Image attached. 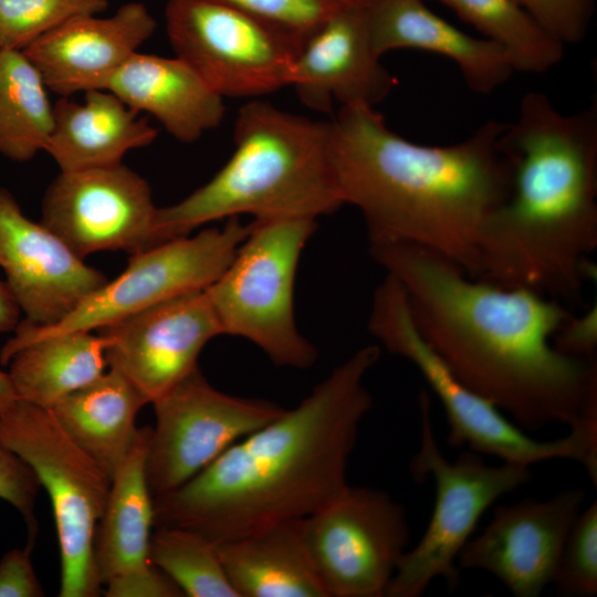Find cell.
Returning a JSON list of instances; mask_svg holds the SVG:
<instances>
[{
	"label": "cell",
	"mask_w": 597,
	"mask_h": 597,
	"mask_svg": "<svg viewBox=\"0 0 597 597\" xmlns=\"http://www.w3.org/2000/svg\"><path fill=\"white\" fill-rule=\"evenodd\" d=\"M401 285L421 338L470 390L537 431L566 425L597 443V364L561 352L573 317L564 303L470 277L444 255L409 242H369Z\"/></svg>",
	"instance_id": "6da1fadb"
},
{
	"label": "cell",
	"mask_w": 597,
	"mask_h": 597,
	"mask_svg": "<svg viewBox=\"0 0 597 597\" xmlns=\"http://www.w3.org/2000/svg\"><path fill=\"white\" fill-rule=\"evenodd\" d=\"M379 345L353 353L294 408L229 447L178 489L154 498L155 526L217 544L310 516L347 485L360 423L373 408L365 378Z\"/></svg>",
	"instance_id": "7a4b0ae2"
},
{
	"label": "cell",
	"mask_w": 597,
	"mask_h": 597,
	"mask_svg": "<svg viewBox=\"0 0 597 597\" xmlns=\"http://www.w3.org/2000/svg\"><path fill=\"white\" fill-rule=\"evenodd\" d=\"M504 126L490 119L458 143L426 145L395 133L374 106H341L331 147L343 205L362 213L369 242L426 247L475 279L481 232L511 188Z\"/></svg>",
	"instance_id": "3957f363"
},
{
	"label": "cell",
	"mask_w": 597,
	"mask_h": 597,
	"mask_svg": "<svg viewBox=\"0 0 597 597\" xmlns=\"http://www.w3.org/2000/svg\"><path fill=\"white\" fill-rule=\"evenodd\" d=\"M501 146L511 188L481 232L475 279L582 302L597 248V98L564 114L530 91Z\"/></svg>",
	"instance_id": "277c9868"
},
{
	"label": "cell",
	"mask_w": 597,
	"mask_h": 597,
	"mask_svg": "<svg viewBox=\"0 0 597 597\" xmlns=\"http://www.w3.org/2000/svg\"><path fill=\"white\" fill-rule=\"evenodd\" d=\"M331 121H315L263 101L244 104L234 121V150L224 166L182 200L158 208L154 245L209 222L313 218L343 205L332 161Z\"/></svg>",
	"instance_id": "5b68a950"
},
{
	"label": "cell",
	"mask_w": 597,
	"mask_h": 597,
	"mask_svg": "<svg viewBox=\"0 0 597 597\" xmlns=\"http://www.w3.org/2000/svg\"><path fill=\"white\" fill-rule=\"evenodd\" d=\"M313 218L254 220L220 276L206 289L222 334L243 337L280 367L305 369L316 347L298 331L294 283Z\"/></svg>",
	"instance_id": "8992f818"
},
{
	"label": "cell",
	"mask_w": 597,
	"mask_h": 597,
	"mask_svg": "<svg viewBox=\"0 0 597 597\" xmlns=\"http://www.w3.org/2000/svg\"><path fill=\"white\" fill-rule=\"evenodd\" d=\"M0 437L49 494L61 558L60 597L102 593L94 535L111 479L63 429L53 411L15 399L0 412Z\"/></svg>",
	"instance_id": "52a82bcc"
},
{
	"label": "cell",
	"mask_w": 597,
	"mask_h": 597,
	"mask_svg": "<svg viewBox=\"0 0 597 597\" xmlns=\"http://www.w3.org/2000/svg\"><path fill=\"white\" fill-rule=\"evenodd\" d=\"M430 407L428 392L421 391L420 444L409 470L416 481L432 478L434 505L421 538L400 558L387 597H419L438 578L453 590L460 584L458 556L482 514L498 499L531 479L528 467L488 464L471 450L448 460L437 443Z\"/></svg>",
	"instance_id": "ba28073f"
},
{
	"label": "cell",
	"mask_w": 597,
	"mask_h": 597,
	"mask_svg": "<svg viewBox=\"0 0 597 597\" xmlns=\"http://www.w3.org/2000/svg\"><path fill=\"white\" fill-rule=\"evenodd\" d=\"M368 329L389 353L408 360L439 399L449 426L448 444L467 446L480 454L528 468L552 459H572L587 473L596 471L597 459L579 436L569 432L555 440H536L465 387L421 338L401 285L388 274L375 290Z\"/></svg>",
	"instance_id": "9c48e42d"
},
{
	"label": "cell",
	"mask_w": 597,
	"mask_h": 597,
	"mask_svg": "<svg viewBox=\"0 0 597 597\" xmlns=\"http://www.w3.org/2000/svg\"><path fill=\"white\" fill-rule=\"evenodd\" d=\"M250 223L239 217L133 253L127 268L86 297L60 323L42 327L25 321L1 349V364L22 346L46 336L93 332L174 296L206 290L224 271L245 239Z\"/></svg>",
	"instance_id": "30bf717a"
},
{
	"label": "cell",
	"mask_w": 597,
	"mask_h": 597,
	"mask_svg": "<svg viewBox=\"0 0 597 597\" xmlns=\"http://www.w3.org/2000/svg\"><path fill=\"white\" fill-rule=\"evenodd\" d=\"M165 21L176 56L220 96L289 86L298 49L271 25L212 0H168Z\"/></svg>",
	"instance_id": "8fae6325"
},
{
	"label": "cell",
	"mask_w": 597,
	"mask_h": 597,
	"mask_svg": "<svg viewBox=\"0 0 597 597\" xmlns=\"http://www.w3.org/2000/svg\"><path fill=\"white\" fill-rule=\"evenodd\" d=\"M303 526L328 597L386 595L409 538L406 510L386 491L348 484Z\"/></svg>",
	"instance_id": "7c38bea8"
},
{
	"label": "cell",
	"mask_w": 597,
	"mask_h": 597,
	"mask_svg": "<svg viewBox=\"0 0 597 597\" xmlns=\"http://www.w3.org/2000/svg\"><path fill=\"white\" fill-rule=\"evenodd\" d=\"M151 405L156 422L145 470L154 498L178 489L284 411L270 400L218 390L199 367Z\"/></svg>",
	"instance_id": "4fadbf2b"
},
{
	"label": "cell",
	"mask_w": 597,
	"mask_h": 597,
	"mask_svg": "<svg viewBox=\"0 0 597 597\" xmlns=\"http://www.w3.org/2000/svg\"><path fill=\"white\" fill-rule=\"evenodd\" d=\"M157 209L148 182L121 163L60 171L44 193L41 223L82 259L105 250L133 254L154 245Z\"/></svg>",
	"instance_id": "5bb4252c"
},
{
	"label": "cell",
	"mask_w": 597,
	"mask_h": 597,
	"mask_svg": "<svg viewBox=\"0 0 597 597\" xmlns=\"http://www.w3.org/2000/svg\"><path fill=\"white\" fill-rule=\"evenodd\" d=\"M106 338L107 366L147 404L198 368L206 344L223 335L206 290L187 292L96 331Z\"/></svg>",
	"instance_id": "9a60e30c"
},
{
	"label": "cell",
	"mask_w": 597,
	"mask_h": 597,
	"mask_svg": "<svg viewBox=\"0 0 597 597\" xmlns=\"http://www.w3.org/2000/svg\"><path fill=\"white\" fill-rule=\"evenodd\" d=\"M585 500L572 488L540 501L498 506L486 527L458 556L460 569H481L517 597H536L553 583L563 548Z\"/></svg>",
	"instance_id": "2e32d148"
},
{
	"label": "cell",
	"mask_w": 597,
	"mask_h": 597,
	"mask_svg": "<svg viewBox=\"0 0 597 597\" xmlns=\"http://www.w3.org/2000/svg\"><path fill=\"white\" fill-rule=\"evenodd\" d=\"M0 266L25 322L60 323L108 280L56 234L27 218L0 187Z\"/></svg>",
	"instance_id": "e0dca14e"
},
{
	"label": "cell",
	"mask_w": 597,
	"mask_h": 597,
	"mask_svg": "<svg viewBox=\"0 0 597 597\" xmlns=\"http://www.w3.org/2000/svg\"><path fill=\"white\" fill-rule=\"evenodd\" d=\"M371 45L366 8L338 6L303 42L289 86L302 103L328 113L341 106H376L397 85Z\"/></svg>",
	"instance_id": "ac0fdd59"
},
{
	"label": "cell",
	"mask_w": 597,
	"mask_h": 597,
	"mask_svg": "<svg viewBox=\"0 0 597 597\" xmlns=\"http://www.w3.org/2000/svg\"><path fill=\"white\" fill-rule=\"evenodd\" d=\"M156 20L146 6L127 2L114 14L74 17L27 49L49 90L67 97L106 90L116 72L155 32Z\"/></svg>",
	"instance_id": "d6986e66"
},
{
	"label": "cell",
	"mask_w": 597,
	"mask_h": 597,
	"mask_svg": "<svg viewBox=\"0 0 597 597\" xmlns=\"http://www.w3.org/2000/svg\"><path fill=\"white\" fill-rule=\"evenodd\" d=\"M366 15L371 45L380 57L400 49L439 54L452 61L479 94L501 87L515 72L499 45L462 32L423 0H378L366 8Z\"/></svg>",
	"instance_id": "ffe728a7"
},
{
	"label": "cell",
	"mask_w": 597,
	"mask_h": 597,
	"mask_svg": "<svg viewBox=\"0 0 597 597\" xmlns=\"http://www.w3.org/2000/svg\"><path fill=\"white\" fill-rule=\"evenodd\" d=\"M106 90L137 113L154 116L184 143H192L216 128L224 115L223 97L177 56L136 52Z\"/></svg>",
	"instance_id": "44dd1931"
},
{
	"label": "cell",
	"mask_w": 597,
	"mask_h": 597,
	"mask_svg": "<svg viewBox=\"0 0 597 597\" xmlns=\"http://www.w3.org/2000/svg\"><path fill=\"white\" fill-rule=\"evenodd\" d=\"M147 118L108 90L85 92L82 103L62 97L53 105V128L45 151L60 171L107 167L157 138Z\"/></svg>",
	"instance_id": "7402d4cb"
},
{
	"label": "cell",
	"mask_w": 597,
	"mask_h": 597,
	"mask_svg": "<svg viewBox=\"0 0 597 597\" xmlns=\"http://www.w3.org/2000/svg\"><path fill=\"white\" fill-rule=\"evenodd\" d=\"M239 597H328L304 534L303 519L218 544Z\"/></svg>",
	"instance_id": "603a6c76"
},
{
	"label": "cell",
	"mask_w": 597,
	"mask_h": 597,
	"mask_svg": "<svg viewBox=\"0 0 597 597\" xmlns=\"http://www.w3.org/2000/svg\"><path fill=\"white\" fill-rule=\"evenodd\" d=\"M151 427L138 429L136 441L111 479L106 506L94 535L93 555L100 580L143 570L149 559L154 496L146 478V457Z\"/></svg>",
	"instance_id": "cb8c5ba5"
},
{
	"label": "cell",
	"mask_w": 597,
	"mask_h": 597,
	"mask_svg": "<svg viewBox=\"0 0 597 597\" xmlns=\"http://www.w3.org/2000/svg\"><path fill=\"white\" fill-rule=\"evenodd\" d=\"M146 404L128 379L109 368L51 410L67 434L112 479L136 441V418Z\"/></svg>",
	"instance_id": "d4e9b609"
},
{
	"label": "cell",
	"mask_w": 597,
	"mask_h": 597,
	"mask_svg": "<svg viewBox=\"0 0 597 597\" xmlns=\"http://www.w3.org/2000/svg\"><path fill=\"white\" fill-rule=\"evenodd\" d=\"M106 344L100 333L69 332L22 346L8 362L18 399L51 409L105 371Z\"/></svg>",
	"instance_id": "484cf974"
},
{
	"label": "cell",
	"mask_w": 597,
	"mask_h": 597,
	"mask_svg": "<svg viewBox=\"0 0 597 597\" xmlns=\"http://www.w3.org/2000/svg\"><path fill=\"white\" fill-rule=\"evenodd\" d=\"M44 80L23 51L0 50V154L27 161L45 150L53 105Z\"/></svg>",
	"instance_id": "4316f807"
},
{
	"label": "cell",
	"mask_w": 597,
	"mask_h": 597,
	"mask_svg": "<svg viewBox=\"0 0 597 597\" xmlns=\"http://www.w3.org/2000/svg\"><path fill=\"white\" fill-rule=\"evenodd\" d=\"M499 45L514 71L544 73L564 56L565 44L516 0H439Z\"/></svg>",
	"instance_id": "83f0119b"
},
{
	"label": "cell",
	"mask_w": 597,
	"mask_h": 597,
	"mask_svg": "<svg viewBox=\"0 0 597 597\" xmlns=\"http://www.w3.org/2000/svg\"><path fill=\"white\" fill-rule=\"evenodd\" d=\"M149 559L189 597H239L223 567L218 544L196 531L156 526Z\"/></svg>",
	"instance_id": "f1b7e54d"
},
{
	"label": "cell",
	"mask_w": 597,
	"mask_h": 597,
	"mask_svg": "<svg viewBox=\"0 0 597 597\" xmlns=\"http://www.w3.org/2000/svg\"><path fill=\"white\" fill-rule=\"evenodd\" d=\"M107 6V0H0V50L23 51L65 21Z\"/></svg>",
	"instance_id": "f546056e"
},
{
	"label": "cell",
	"mask_w": 597,
	"mask_h": 597,
	"mask_svg": "<svg viewBox=\"0 0 597 597\" xmlns=\"http://www.w3.org/2000/svg\"><path fill=\"white\" fill-rule=\"evenodd\" d=\"M553 583L559 595L593 597L597 593V502L579 512L566 538Z\"/></svg>",
	"instance_id": "4dcf8cb0"
},
{
	"label": "cell",
	"mask_w": 597,
	"mask_h": 597,
	"mask_svg": "<svg viewBox=\"0 0 597 597\" xmlns=\"http://www.w3.org/2000/svg\"><path fill=\"white\" fill-rule=\"evenodd\" d=\"M253 17L287 36L297 49L339 6L332 0H212Z\"/></svg>",
	"instance_id": "1f68e13d"
},
{
	"label": "cell",
	"mask_w": 597,
	"mask_h": 597,
	"mask_svg": "<svg viewBox=\"0 0 597 597\" xmlns=\"http://www.w3.org/2000/svg\"><path fill=\"white\" fill-rule=\"evenodd\" d=\"M565 45L584 40L594 13V0H516Z\"/></svg>",
	"instance_id": "d6a6232c"
},
{
	"label": "cell",
	"mask_w": 597,
	"mask_h": 597,
	"mask_svg": "<svg viewBox=\"0 0 597 597\" xmlns=\"http://www.w3.org/2000/svg\"><path fill=\"white\" fill-rule=\"evenodd\" d=\"M40 488L32 469L0 437V499L19 511L29 532H36L34 504Z\"/></svg>",
	"instance_id": "836d02e7"
},
{
	"label": "cell",
	"mask_w": 597,
	"mask_h": 597,
	"mask_svg": "<svg viewBox=\"0 0 597 597\" xmlns=\"http://www.w3.org/2000/svg\"><path fill=\"white\" fill-rule=\"evenodd\" d=\"M29 533L30 538L24 548H13L0 561V597L44 596L31 559L35 532Z\"/></svg>",
	"instance_id": "e575fe53"
},
{
	"label": "cell",
	"mask_w": 597,
	"mask_h": 597,
	"mask_svg": "<svg viewBox=\"0 0 597 597\" xmlns=\"http://www.w3.org/2000/svg\"><path fill=\"white\" fill-rule=\"evenodd\" d=\"M107 597H180L178 586L156 565L109 580L104 585Z\"/></svg>",
	"instance_id": "d590c367"
},
{
	"label": "cell",
	"mask_w": 597,
	"mask_h": 597,
	"mask_svg": "<svg viewBox=\"0 0 597 597\" xmlns=\"http://www.w3.org/2000/svg\"><path fill=\"white\" fill-rule=\"evenodd\" d=\"M20 308L6 282L0 281V333L15 329Z\"/></svg>",
	"instance_id": "8d00e7d4"
},
{
	"label": "cell",
	"mask_w": 597,
	"mask_h": 597,
	"mask_svg": "<svg viewBox=\"0 0 597 597\" xmlns=\"http://www.w3.org/2000/svg\"><path fill=\"white\" fill-rule=\"evenodd\" d=\"M18 399L8 373L0 370V412Z\"/></svg>",
	"instance_id": "74e56055"
},
{
	"label": "cell",
	"mask_w": 597,
	"mask_h": 597,
	"mask_svg": "<svg viewBox=\"0 0 597 597\" xmlns=\"http://www.w3.org/2000/svg\"><path fill=\"white\" fill-rule=\"evenodd\" d=\"M339 6H352L367 8L378 0H332Z\"/></svg>",
	"instance_id": "f35d334b"
}]
</instances>
